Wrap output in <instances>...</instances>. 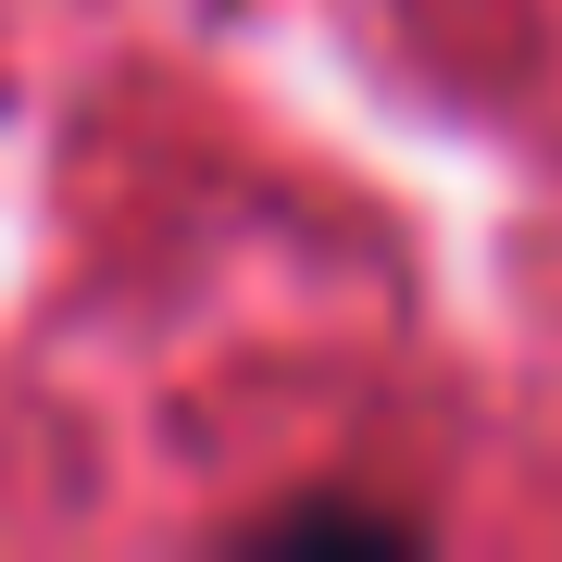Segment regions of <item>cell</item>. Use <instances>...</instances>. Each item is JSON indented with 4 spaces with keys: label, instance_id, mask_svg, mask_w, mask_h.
I'll list each match as a JSON object with an SVG mask.
<instances>
[{
    "label": "cell",
    "instance_id": "cell-1",
    "mask_svg": "<svg viewBox=\"0 0 562 562\" xmlns=\"http://www.w3.org/2000/svg\"><path fill=\"white\" fill-rule=\"evenodd\" d=\"M401 538H413V525H387V513H325V501L276 525V550H401Z\"/></svg>",
    "mask_w": 562,
    "mask_h": 562
}]
</instances>
